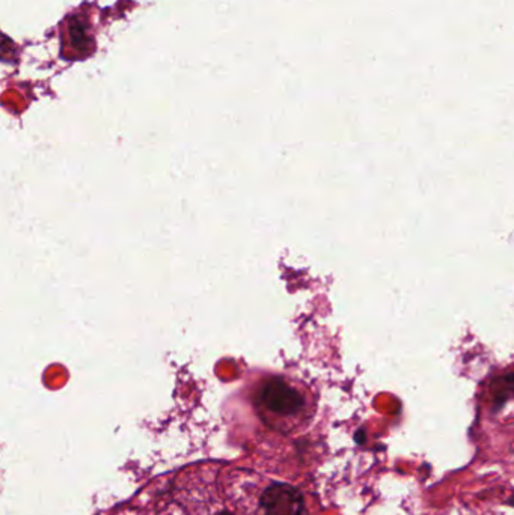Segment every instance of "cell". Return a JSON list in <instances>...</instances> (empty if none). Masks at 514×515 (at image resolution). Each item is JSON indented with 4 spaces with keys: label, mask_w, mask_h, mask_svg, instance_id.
<instances>
[{
    "label": "cell",
    "mask_w": 514,
    "mask_h": 515,
    "mask_svg": "<svg viewBox=\"0 0 514 515\" xmlns=\"http://www.w3.org/2000/svg\"><path fill=\"white\" fill-rule=\"evenodd\" d=\"M237 479L226 491L244 515H306L305 496L285 482L252 481V475L237 470Z\"/></svg>",
    "instance_id": "7a4b0ae2"
},
{
    "label": "cell",
    "mask_w": 514,
    "mask_h": 515,
    "mask_svg": "<svg viewBox=\"0 0 514 515\" xmlns=\"http://www.w3.org/2000/svg\"><path fill=\"white\" fill-rule=\"evenodd\" d=\"M514 398V374H507L490 384V407L492 411L498 413L504 409L510 399Z\"/></svg>",
    "instance_id": "3957f363"
},
{
    "label": "cell",
    "mask_w": 514,
    "mask_h": 515,
    "mask_svg": "<svg viewBox=\"0 0 514 515\" xmlns=\"http://www.w3.org/2000/svg\"><path fill=\"white\" fill-rule=\"evenodd\" d=\"M239 395L259 424L276 434H293L311 418L308 392L282 372L254 371Z\"/></svg>",
    "instance_id": "6da1fadb"
},
{
    "label": "cell",
    "mask_w": 514,
    "mask_h": 515,
    "mask_svg": "<svg viewBox=\"0 0 514 515\" xmlns=\"http://www.w3.org/2000/svg\"><path fill=\"white\" fill-rule=\"evenodd\" d=\"M365 442H366L365 429H364V428H359L358 431L355 433V443H356L358 446H362V444H365Z\"/></svg>",
    "instance_id": "277c9868"
},
{
    "label": "cell",
    "mask_w": 514,
    "mask_h": 515,
    "mask_svg": "<svg viewBox=\"0 0 514 515\" xmlns=\"http://www.w3.org/2000/svg\"><path fill=\"white\" fill-rule=\"evenodd\" d=\"M502 505L507 506V508H513L514 510V491H513V493L507 499H505V501L502 502Z\"/></svg>",
    "instance_id": "5b68a950"
}]
</instances>
